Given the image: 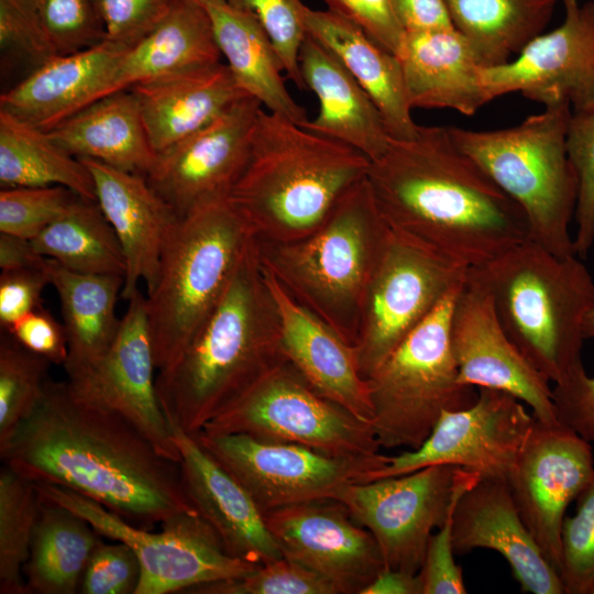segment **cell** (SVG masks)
I'll list each match as a JSON object with an SVG mask.
<instances>
[{
    "label": "cell",
    "mask_w": 594,
    "mask_h": 594,
    "mask_svg": "<svg viewBox=\"0 0 594 594\" xmlns=\"http://www.w3.org/2000/svg\"><path fill=\"white\" fill-rule=\"evenodd\" d=\"M0 458L34 483L74 491L144 529L196 510L179 462L119 414L77 398L66 382H47L36 408L0 444Z\"/></svg>",
    "instance_id": "1"
},
{
    "label": "cell",
    "mask_w": 594,
    "mask_h": 594,
    "mask_svg": "<svg viewBox=\"0 0 594 594\" xmlns=\"http://www.w3.org/2000/svg\"><path fill=\"white\" fill-rule=\"evenodd\" d=\"M374 201L394 232L477 267L530 240L527 216L452 140L447 127L418 125L391 139L366 174Z\"/></svg>",
    "instance_id": "2"
},
{
    "label": "cell",
    "mask_w": 594,
    "mask_h": 594,
    "mask_svg": "<svg viewBox=\"0 0 594 594\" xmlns=\"http://www.w3.org/2000/svg\"><path fill=\"white\" fill-rule=\"evenodd\" d=\"M284 359L279 315L255 240L190 343L157 372L158 402L170 425L198 435Z\"/></svg>",
    "instance_id": "3"
},
{
    "label": "cell",
    "mask_w": 594,
    "mask_h": 594,
    "mask_svg": "<svg viewBox=\"0 0 594 594\" xmlns=\"http://www.w3.org/2000/svg\"><path fill=\"white\" fill-rule=\"evenodd\" d=\"M370 163L354 147L262 108L228 199L257 241H295L323 222Z\"/></svg>",
    "instance_id": "4"
},
{
    "label": "cell",
    "mask_w": 594,
    "mask_h": 594,
    "mask_svg": "<svg viewBox=\"0 0 594 594\" xmlns=\"http://www.w3.org/2000/svg\"><path fill=\"white\" fill-rule=\"evenodd\" d=\"M468 276L488 293L509 339L551 383L583 364L594 278L578 255L557 256L530 239Z\"/></svg>",
    "instance_id": "5"
},
{
    "label": "cell",
    "mask_w": 594,
    "mask_h": 594,
    "mask_svg": "<svg viewBox=\"0 0 594 594\" xmlns=\"http://www.w3.org/2000/svg\"><path fill=\"white\" fill-rule=\"evenodd\" d=\"M389 234L365 177L306 237L257 242L262 264L289 296L353 345L364 296Z\"/></svg>",
    "instance_id": "6"
},
{
    "label": "cell",
    "mask_w": 594,
    "mask_h": 594,
    "mask_svg": "<svg viewBox=\"0 0 594 594\" xmlns=\"http://www.w3.org/2000/svg\"><path fill=\"white\" fill-rule=\"evenodd\" d=\"M255 240L228 197L201 204L178 219L145 297L157 372L190 343Z\"/></svg>",
    "instance_id": "7"
},
{
    "label": "cell",
    "mask_w": 594,
    "mask_h": 594,
    "mask_svg": "<svg viewBox=\"0 0 594 594\" xmlns=\"http://www.w3.org/2000/svg\"><path fill=\"white\" fill-rule=\"evenodd\" d=\"M571 116L570 103L562 101L508 129L447 127L454 143L520 205L530 239L560 257L576 255L570 224L579 180L566 151Z\"/></svg>",
    "instance_id": "8"
},
{
    "label": "cell",
    "mask_w": 594,
    "mask_h": 594,
    "mask_svg": "<svg viewBox=\"0 0 594 594\" xmlns=\"http://www.w3.org/2000/svg\"><path fill=\"white\" fill-rule=\"evenodd\" d=\"M463 283L366 378L381 448L416 449L444 411L475 402V387L459 381L450 340L453 305Z\"/></svg>",
    "instance_id": "9"
},
{
    "label": "cell",
    "mask_w": 594,
    "mask_h": 594,
    "mask_svg": "<svg viewBox=\"0 0 594 594\" xmlns=\"http://www.w3.org/2000/svg\"><path fill=\"white\" fill-rule=\"evenodd\" d=\"M200 432L244 433L344 459L382 454L372 424L318 393L286 359L265 372Z\"/></svg>",
    "instance_id": "10"
},
{
    "label": "cell",
    "mask_w": 594,
    "mask_h": 594,
    "mask_svg": "<svg viewBox=\"0 0 594 594\" xmlns=\"http://www.w3.org/2000/svg\"><path fill=\"white\" fill-rule=\"evenodd\" d=\"M35 486L44 499L78 514L100 536L121 541L135 552L141 564L135 594L187 593L200 585L248 575L260 565L232 557L197 510L169 518L154 532L68 488L45 483Z\"/></svg>",
    "instance_id": "11"
},
{
    "label": "cell",
    "mask_w": 594,
    "mask_h": 594,
    "mask_svg": "<svg viewBox=\"0 0 594 594\" xmlns=\"http://www.w3.org/2000/svg\"><path fill=\"white\" fill-rule=\"evenodd\" d=\"M468 267L391 230L367 286L353 344L366 380L455 287Z\"/></svg>",
    "instance_id": "12"
},
{
    "label": "cell",
    "mask_w": 594,
    "mask_h": 594,
    "mask_svg": "<svg viewBox=\"0 0 594 594\" xmlns=\"http://www.w3.org/2000/svg\"><path fill=\"white\" fill-rule=\"evenodd\" d=\"M480 477L453 465L349 484L338 497L376 540L386 568L418 573L436 528Z\"/></svg>",
    "instance_id": "13"
},
{
    "label": "cell",
    "mask_w": 594,
    "mask_h": 594,
    "mask_svg": "<svg viewBox=\"0 0 594 594\" xmlns=\"http://www.w3.org/2000/svg\"><path fill=\"white\" fill-rule=\"evenodd\" d=\"M204 448L250 493L264 513L314 499H338L352 483L382 468L372 459L331 457L311 448L244 433L196 435Z\"/></svg>",
    "instance_id": "14"
},
{
    "label": "cell",
    "mask_w": 594,
    "mask_h": 594,
    "mask_svg": "<svg viewBox=\"0 0 594 594\" xmlns=\"http://www.w3.org/2000/svg\"><path fill=\"white\" fill-rule=\"evenodd\" d=\"M534 420L515 396L480 387L472 405L444 411L418 448L387 457L361 483L438 464L464 469L480 479L506 480Z\"/></svg>",
    "instance_id": "15"
},
{
    "label": "cell",
    "mask_w": 594,
    "mask_h": 594,
    "mask_svg": "<svg viewBox=\"0 0 594 594\" xmlns=\"http://www.w3.org/2000/svg\"><path fill=\"white\" fill-rule=\"evenodd\" d=\"M593 481L590 442L560 422L535 418L506 482L520 517L558 573L565 512Z\"/></svg>",
    "instance_id": "16"
},
{
    "label": "cell",
    "mask_w": 594,
    "mask_h": 594,
    "mask_svg": "<svg viewBox=\"0 0 594 594\" xmlns=\"http://www.w3.org/2000/svg\"><path fill=\"white\" fill-rule=\"evenodd\" d=\"M118 334L97 361L67 375L69 391L80 400L119 414L156 448L179 462L169 422L158 402L146 299L138 290L129 300Z\"/></svg>",
    "instance_id": "17"
},
{
    "label": "cell",
    "mask_w": 594,
    "mask_h": 594,
    "mask_svg": "<svg viewBox=\"0 0 594 594\" xmlns=\"http://www.w3.org/2000/svg\"><path fill=\"white\" fill-rule=\"evenodd\" d=\"M262 108L255 98L244 96L158 154L146 179L179 218L201 204L229 196L248 162Z\"/></svg>",
    "instance_id": "18"
},
{
    "label": "cell",
    "mask_w": 594,
    "mask_h": 594,
    "mask_svg": "<svg viewBox=\"0 0 594 594\" xmlns=\"http://www.w3.org/2000/svg\"><path fill=\"white\" fill-rule=\"evenodd\" d=\"M563 23L535 37L507 64L483 67L494 98L520 91L544 106L568 101L572 112L594 109V1L561 0Z\"/></svg>",
    "instance_id": "19"
},
{
    "label": "cell",
    "mask_w": 594,
    "mask_h": 594,
    "mask_svg": "<svg viewBox=\"0 0 594 594\" xmlns=\"http://www.w3.org/2000/svg\"><path fill=\"white\" fill-rule=\"evenodd\" d=\"M450 340L462 384L508 393L528 405L537 420L559 422L551 382L509 339L491 296L468 273L454 300Z\"/></svg>",
    "instance_id": "20"
},
{
    "label": "cell",
    "mask_w": 594,
    "mask_h": 594,
    "mask_svg": "<svg viewBox=\"0 0 594 594\" xmlns=\"http://www.w3.org/2000/svg\"><path fill=\"white\" fill-rule=\"evenodd\" d=\"M264 518L283 556L329 580L339 594H361L385 568L372 534L338 499L272 509Z\"/></svg>",
    "instance_id": "21"
},
{
    "label": "cell",
    "mask_w": 594,
    "mask_h": 594,
    "mask_svg": "<svg viewBox=\"0 0 594 594\" xmlns=\"http://www.w3.org/2000/svg\"><path fill=\"white\" fill-rule=\"evenodd\" d=\"M452 543L455 556L475 549L498 552L525 593L565 594L558 571L520 517L506 480L480 479L462 493L453 512Z\"/></svg>",
    "instance_id": "22"
},
{
    "label": "cell",
    "mask_w": 594,
    "mask_h": 594,
    "mask_svg": "<svg viewBox=\"0 0 594 594\" xmlns=\"http://www.w3.org/2000/svg\"><path fill=\"white\" fill-rule=\"evenodd\" d=\"M169 426L186 495L226 550L254 564L283 558L263 512L246 488L204 448L196 435Z\"/></svg>",
    "instance_id": "23"
},
{
    "label": "cell",
    "mask_w": 594,
    "mask_h": 594,
    "mask_svg": "<svg viewBox=\"0 0 594 594\" xmlns=\"http://www.w3.org/2000/svg\"><path fill=\"white\" fill-rule=\"evenodd\" d=\"M79 160L92 176L96 199L124 254L121 297L129 300L140 290L141 280L150 292L156 283L166 240L179 217L145 176L92 158Z\"/></svg>",
    "instance_id": "24"
},
{
    "label": "cell",
    "mask_w": 594,
    "mask_h": 594,
    "mask_svg": "<svg viewBox=\"0 0 594 594\" xmlns=\"http://www.w3.org/2000/svg\"><path fill=\"white\" fill-rule=\"evenodd\" d=\"M262 266L279 315L284 358L318 393L372 424L369 384L360 373L353 345L293 299Z\"/></svg>",
    "instance_id": "25"
},
{
    "label": "cell",
    "mask_w": 594,
    "mask_h": 594,
    "mask_svg": "<svg viewBox=\"0 0 594 594\" xmlns=\"http://www.w3.org/2000/svg\"><path fill=\"white\" fill-rule=\"evenodd\" d=\"M132 47L105 40L57 55L0 96V109L51 131L62 121L105 97L112 77Z\"/></svg>",
    "instance_id": "26"
},
{
    "label": "cell",
    "mask_w": 594,
    "mask_h": 594,
    "mask_svg": "<svg viewBox=\"0 0 594 594\" xmlns=\"http://www.w3.org/2000/svg\"><path fill=\"white\" fill-rule=\"evenodd\" d=\"M411 108L473 114L491 101L483 65L455 28L406 32L396 54Z\"/></svg>",
    "instance_id": "27"
},
{
    "label": "cell",
    "mask_w": 594,
    "mask_h": 594,
    "mask_svg": "<svg viewBox=\"0 0 594 594\" xmlns=\"http://www.w3.org/2000/svg\"><path fill=\"white\" fill-rule=\"evenodd\" d=\"M299 66L319 103L317 116L301 125L354 147L370 161L378 158L392 139L383 116L338 57L307 34Z\"/></svg>",
    "instance_id": "28"
},
{
    "label": "cell",
    "mask_w": 594,
    "mask_h": 594,
    "mask_svg": "<svg viewBox=\"0 0 594 594\" xmlns=\"http://www.w3.org/2000/svg\"><path fill=\"white\" fill-rule=\"evenodd\" d=\"M154 150L160 154L249 96L221 62L133 85Z\"/></svg>",
    "instance_id": "29"
},
{
    "label": "cell",
    "mask_w": 594,
    "mask_h": 594,
    "mask_svg": "<svg viewBox=\"0 0 594 594\" xmlns=\"http://www.w3.org/2000/svg\"><path fill=\"white\" fill-rule=\"evenodd\" d=\"M47 132L77 158H92L145 177L158 160L130 89L91 102Z\"/></svg>",
    "instance_id": "30"
},
{
    "label": "cell",
    "mask_w": 594,
    "mask_h": 594,
    "mask_svg": "<svg viewBox=\"0 0 594 594\" xmlns=\"http://www.w3.org/2000/svg\"><path fill=\"white\" fill-rule=\"evenodd\" d=\"M307 33L331 51L378 108L392 139L416 135L404 76L396 55L329 10L306 9Z\"/></svg>",
    "instance_id": "31"
},
{
    "label": "cell",
    "mask_w": 594,
    "mask_h": 594,
    "mask_svg": "<svg viewBox=\"0 0 594 594\" xmlns=\"http://www.w3.org/2000/svg\"><path fill=\"white\" fill-rule=\"evenodd\" d=\"M209 14L218 48L239 88L265 110L298 124L309 118L289 95L280 59L256 18L228 0H200Z\"/></svg>",
    "instance_id": "32"
},
{
    "label": "cell",
    "mask_w": 594,
    "mask_h": 594,
    "mask_svg": "<svg viewBox=\"0 0 594 594\" xmlns=\"http://www.w3.org/2000/svg\"><path fill=\"white\" fill-rule=\"evenodd\" d=\"M220 58L209 14L200 0H175L162 22L124 55L107 95L165 75L216 64Z\"/></svg>",
    "instance_id": "33"
},
{
    "label": "cell",
    "mask_w": 594,
    "mask_h": 594,
    "mask_svg": "<svg viewBox=\"0 0 594 594\" xmlns=\"http://www.w3.org/2000/svg\"><path fill=\"white\" fill-rule=\"evenodd\" d=\"M45 270L61 301L68 345L63 367L69 374L97 361L114 341L121 324L116 305L124 277L75 272L51 258Z\"/></svg>",
    "instance_id": "34"
},
{
    "label": "cell",
    "mask_w": 594,
    "mask_h": 594,
    "mask_svg": "<svg viewBox=\"0 0 594 594\" xmlns=\"http://www.w3.org/2000/svg\"><path fill=\"white\" fill-rule=\"evenodd\" d=\"M99 537L85 518L42 497L24 569L29 594L78 593Z\"/></svg>",
    "instance_id": "35"
},
{
    "label": "cell",
    "mask_w": 594,
    "mask_h": 594,
    "mask_svg": "<svg viewBox=\"0 0 594 594\" xmlns=\"http://www.w3.org/2000/svg\"><path fill=\"white\" fill-rule=\"evenodd\" d=\"M64 186L96 199L87 166L41 130L0 109V186ZM97 200V199H96Z\"/></svg>",
    "instance_id": "36"
},
{
    "label": "cell",
    "mask_w": 594,
    "mask_h": 594,
    "mask_svg": "<svg viewBox=\"0 0 594 594\" xmlns=\"http://www.w3.org/2000/svg\"><path fill=\"white\" fill-rule=\"evenodd\" d=\"M483 67L509 63L549 23L559 0H446Z\"/></svg>",
    "instance_id": "37"
},
{
    "label": "cell",
    "mask_w": 594,
    "mask_h": 594,
    "mask_svg": "<svg viewBox=\"0 0 594 594\" xmlns=\"http://www.w3.org/2000/svg\"><path fill=\"white\" fill-rule=\"evenodd\" d=\"M32 242L43 256L72 271L125 275L121 244L96 199L77 196Z\"/></svg>",
    "instance_id": "38"
},
{
    "label": "cell",
    "mask_w": 594,
    "mask_h": 594,
    "mask_svg": "<svg viewBox=\"0 0 594 594\" xmlns=\"http://www.w3.org/2000/svg\"><path fill=\"white\" fill-rule=\"evenodd\" d=\"M35 483L7 464L0 469V593L29 594L24 569L40 514Z\"/></svg>",
    "instance_id": "39"
},
{
    "label": "cell",
    "mask_w": 594,
    "mask_h": 594,
    "mask_svg": "<svg viewBox=\"0 0 594 594\" xmlns=\"http://www.w3.org/2000/svg\"><path fill=\"white\" fill-rule=\"evenodd\" d=\"M52 363L28 350L9 332L0 338V444L41 402Z\"/></svg>",
    "instance_id": "40"
},
{
    "label": "cell",
    "mask_w": 594,
    "mask_h": 594,
    "mask_svg": "<svg viewBox=\"0 0 594 594\" xmlns=\"http://www.w3.org/2000/svg\"><path fill=\"white\" fill-rule=\"evenodd\" d=\"M0 54L2 72L22 79L58 55L31 0H0Z\"/></svg>",
    "instance_id": "41"
},
{
    "label": "cell",
    "mask_w": 594,
    "mask_h": 594,
    "mask_svg": "<svg viewBox=\"0 0 594 594\" xmlns=\"http://www.w3.org/2000/svg\"><path fill=\"white\" fill-rule=\"evenodd\" d=\"M195 594H339L322 575L286 557L260 564L248 575L191 588Z\"/></svg>",
    "instance_id": "42"
},
{
    "label": "cell",
    "mask_w": 594,
    "mask_h": 594,
    "mask_svg": "<svg viewBox=\"0 0 594 594\" xmlns=\"http://www.w3.org/2000/svg\"><path fill=\"white\" fill-rule=\"evenodd\" d=\"M79 196L55 185L0 190V232L33 240Z\"/></svg>",
    "instance_id": "43"
},
{
    "label": "cell",
    "mask_w": 594,
    "mask_h": 594,
    "mask_svg": "<svg viewBox=\"0 0 594 594\" xmlns=\"http://www.w3.org/2000/svg\"><path fill=\"white\" fill-rule=\"evenodd\" d=\"M253 14L271 40L287 79L305 90L299 53L307 36L306 9L300 0H228Z\"/></svg>",
    "instance_id": "44"
},
{
    "label": "cell",
    "mask_w": 594,
    "mask_h": 594,
    "mask_svg": "<svg viewBox=\"0 0 594 594\" xmlns=\"http://www.w3.org/2000/svg\"><path fill=\"white\" fill-rule=\"evenodd\" d=\"M566 151L579 180L573 245L585 258L594 245V109L572 112Z\"/></svg>",
    "instance_id": "45"
},
{
    "label": "cell",
    "mask_w": 594,
    "mask_h": 594,
    "mask_svg": "<svg viewBox=\"0 0 594 594\" xmlns=\"http://www.w3.org/2000/svg\"><path fill=\"white\" fill-rule=\"evenodd\" d=\"M561 532L559 574L565 594H591L594 584V481L576 498Z\"/></svg>",
    "instance_id": "46"
},
{
    "label": "cell",
    "mask_w": 594,
    "mask_h": 594,
    "mask_svg": "<svg viewBox=\"0 0 594 594\" xmlns=\"http://www.w3.org/2000/svg\"><path fill=\"white\" fill-rule=\"evenodd\" d=\"M58 55L94 47L106 40L94 0H31Z\"/></svg>",
    "instance_id": "47"
},
{
    "label": "cell",
    "mask_w": 594,
    "mask_h": 594,
    "mask_svg": "<svg viewBox=\"0 0 594 594\" xmlns=\"http://www.w3.org/2000/svg\"><path fill=\"white\" fill-rule=\"evenodd\" d=\"M141 579V564L125 543L100 541L85 569L81 594H135Z\"/></svg>",
    "instance_id": "48"
},
{
    "label": "cell",
    "mask_w": 594,
    "mask_h": 594,
    "mask_svg": "<svg viewBox=\"0 0 594 594\" xmlns=\"http://www.w3.org/2000/svg\"><path fill=\"white\" fill-rule=\"evenodd\" d=\"M106 40L135 46L167 15L175 0H94Z\"/></svg>",
    "instance_id": "49"
},
{
    "label": "cell",
    "mask_w": 594,
    "mask_h": 594,
    "mask_svg": "<svg viewBox=\"0 0 594 594\" xmlns=\"http://www.w3.org/2000/svg\"><path fill=\"white\" fill-rule=\"evenodd\" d=\"M460 496L454 501L447 518L438 531L432 534L428 543L418 572L422 582V594L466 593L462 569L454 561L452 543V518Z\"/></svg>",
    "instance_id": "50"
},
{
    "label": "cell",
    "mask_w": 594,
    "mask_h": 594,
    "mask_svg": "<svg viewBox=\"0 0 594 594\" xmlns=\"http://www.w3.org/2000/svg\"><path fill=\"white\" fill-rule=\"evenodd\" d=\"M557 419L581 438L594 441V376L581 364L553 383Z\"/></svg>",
    "instance_id": "51"
},
{
    "label": "cell",
    "mask_w": 594,
    "mask_h": 594,
    "mask_svg": "<svg viewBox=\"0 0 594 594\" xmlns=\"http://www.w3.org/2000/svg\"><path fill=\"white\" fill-rule=\"evenodd\" d=\"M327 10L361 29L386 51L396 55L405 31L399 24L392 0H322Z\"/></svg>",
    "instance_id": "52"
},
{
    "label": "cell",
    "mask_w": 594,
    "mask_h": 594,
    "mask_svg": "<svg viewBox=\"0 0 594 594\" xmlns=\"http://www.w3.org/2000/svg\"><path fill=\"white\" fill-rule=\"evenodd\" d=\"M45 264L35 268L1 271L0 326L2 330L8 329L22 316L42 307V293L50 284Z\"/></svg>",
    "instance_id": "53"
},
{
    "label": "cell",
    "mask_w": 594,
    "mask_h": 594,
    "mask_svg": "<svg viewBox=\"0 0 594 594\" xmlns=\"http://www.w3.org/2000/svg\"><path fill=\"white\" fill-rule=\"evenodd\" d=\"M4 331L52 364L63 366L68 358L64 326L43 307L22 316Z\"/></svg>",
    "instance_id": "54"
},
{
    "label": "cell",
    "mask_w": 594,
    "mask_h": 594,
    "mask_svg": "<svg viewBox=\"0 0 594 594\" xmlns=\"http://www.w3.org/2000/svg\"><path fill=\"white\" fill-rule=\"evenodd\" d=\"M392 6L405 32L454 28L446 0H392Z\"/></svg>",
    "instance_id": "55"
},
{
    "label": "cell",
    "mask_w": 594,
    "mask_h": 594,
    "mask_svg": "<svg viewBox=\"0 0 594 594\" xmlns=\"http://www.w3.org/2000/svg\"><path fill=\"white\" fill-rule=\"evenodd\" d=\"M46 260L32 240L0 232L1 271L42 267Z\"/></svg>",
    "instance_id": "56"
},
{
    "label": "cell",
    "mask_w": 594,
    "mask_h": 594,
    "mask_svg": "<svg viewBox=\"0 0 594 594\" xmlns=\"http://www.w3.org/2000/svg\"><path fill=\"white\" fill-rule=\"evenodd\" d=\"M361 594H422L419 573L384 568Z\"/></svg>",
    "instance_id": "57"
},
{
    "label": "cell",
    "mask_w": 594,
    "mask_h": 594,
    "mask_svg": "<svg viewBox=\"0 0 594 594\" xmlns=\"http://www.w3.org/2000/svg\"><path fill=\"white\" fill-rule=\"evenodd\" d=\"M583 336L586 339H594V308L586 315L583 322Z\"/></svg>",
    "instance_id": "58"
},
{
    "label": "cell",
    "mask_w": 594,
    "mask_h": 594,
    "mask_svg": "<svg viewBox=\"0 0 594 594\" xmlns=\"http://www.w3.org/2000/svg\"><path fill=\"white\" fill-rule=\"evenodd\" d=\"M591 594H594V584H593V587H592Z\"/></svg>",
    "instance_id": "59"
}]
</instances>
